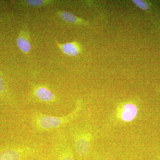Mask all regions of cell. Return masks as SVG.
Listing matches in <instances>:
<instances>
[{
  "instance_id": "obj_5",
  "label": "cell",
  "mask_w": 160,
  "mask_h": 160,
  "mask_svg": "<svg viewBox=\"0 0 160 160\" xmlns=\"http://www.w3.org/2000/svg\"><path fill=\"white\" fill-rule=\"evenodd\" d=\"M75 148L81 157L88 154L90 149V136L86 132H78L74 135Z\"/></svg>"
},
{
  "instance_id": "obj_1",
  "label": "cell",
  "mask_w": 160,
  "mask_h": 160,
  "mask_svg": "<svg viewBox=\"0 0 160 160\" xmlns=\"http://www.w3.org/2000/svg\"><path fill=\"white\" fill-rule=\"evenodd\" d=\"M82 102H78L77 107L71 113L62 116H55L35 112L31 115V120L32 128L38 132H47L60 129L71 122L76 117L80 109H82Z\"/></svg>"
},
{
  "instance_id": "obj_7",
  "label": "cell",
  "mask_w": 160,
  "mask_h": 160,
  "mask_svg": "<svg viewBox=\"0 0 160 160\" xmlns=\"http://www.w3.org/2000/svg\"><path fill=\"white\" fill-rule=\"evenodd\" d=\"M55 42L63 53L69 56H78L82 51V45L76 41L71 42L61 43L55 40Z\"/></svg>"
},
{
  "instance_id": "obj_9",
  "label": "cell",
  "mask_w": 160,
  "mask_h": 160,
  "mask_svg": "<svg viewBox=\"0 0 160 160\" xmlns=\"http://www.w3.org/2000/svg\"><path fill=\"white\" fill-rule=\"evenodd\" d=\"M56 14L62 21L69 24L78 26H88L89 22L82 18L78 17L70 12L65 11H58L56 12Z\"/></svg>"
},
{
  "instance_id": "obj_4",
  "label": "cell",
  "mask_w": 160,
  "mask_h": 160,
  "mask_svg": "<svg viewBox=\"0 0 160 160\" xmlns=\"http://www.w3.org/2000/svg\"><path fill=\"white\" fill-rule=\"evenodd\" d=\"M52 149L56 160H74L72 150L68 145L65 135L61 132L55 136Z\"/></svg>"
},
{
  "instance_id": "obj_15",
  "label": "cell",
  "mask_w": 160,
  "mask_h": 160,
  "mask_svg": "<svg viewBox=\"0 0 160 160\" xmlns=\"http://www.w3.org/2000/svg\"><path fill=\"white\" fill-rule=\"evenodd\" d=\"M0 21H1V19H0Z\"/></svg>"
},
{
  "instance_id": "obj_6",
  "label": "cell",
  "mask_w": 160,
  "mask_h": 160,
  "mask_svg": "<svg viewBox=\"0 0 160 160\" xmlns=\"http://www.w3.org/2000/svg\"><path fill=\"white\" fill-rule=\"evenodd\" d=\"M17 44L23 53L29 54L32 49L31 39L29 28L26 25H24L19 32L17 39Z\"/></svg>"
},
{
  "instance_id": "obj_14",
  "label": "cell",
  "mask_w": 160,
  "mask_h": 160,
  "mask_svg": "<svg viewBox=\"0 0 160 160\" xmlns=\"http://www.w3.org/2000/svg\"><path fill=\"white\" fill-rule=\"evenodd\" d=\"M0 3H1V2H0Z\"/></svg>"
},
{
  "instance_id": "obj_8",
  "label": "cell",
  "mask_w": 160,
  "mask_h": 160,
  "mask_svg": "<svg viewBox=\"0 0 160 160\" xmlns=\"http://www.w3.org/2000/svg\"><path fill=\"white\" fill-rule=\"evenodd\" d=\"M60 3L59 1L52 0H21L15 2L17 6L22 8H37L52 6Z\"/></svg>"
},
{
  "instance_id": "obj_3",
  "label": "cell",
  "mask_w": 160,
  "mask_h": 160,
  "mask_svg": "<svg viewBox=\"0 0 160 160\" xmlns=\"http://www.w3.org/2000/svg\"><path fill=\"white\" fill-rule=\"evenodd\" d=\"M30 99L34 102L52 105L58 102L59 99L51 89L44 84H34L32 87Z\"/></svg>"
},
{
  "instance_id": "obj_11",
  "label": "cell",
  "mask_w": 160,
  "mask_h": 160,
  "mask_svg": "<svg viewBox=\"0 0 160 160\" xmlns=\"http://www.w3.org/2000/svg\"><path fill=\"white\" fill-rule=\"evenodd\" d=\"M132 2L134 3L136 6H137L142 10L146 11L149 9V5L147 2L145 1H142V0H132Z\"/></svg>"
},
{
  "instance_id": "obj_10",
  "label": "cell",
  "mask_w": 160,
  "mask_h": 160,
  "mask_svg": "<svg viewBox=\"0 0 160 160\" xmlns=\"http://www.w3.org/2000/svg\"><path fill=\"white\" fill-rule=\"evenodd\" d=\"M137 113L136 106L132 103H127L123 107L121 117L123 121L129 122L134 119Z\"/></svg>"
},
{
  "instance_id": "obj_12",
  "label": "cell",
  "mask_w": 160,
  "mask_h": 160,
  "mask_svg": "<svg viewBox=\"0 0 160 160\" xmlns=\"http://www.w3.org/2000/svg\"><path fill=\"white\" fill-rule=\"evenodd\" d=\"M6 85L5 84L4 78L2 76V75L0 74V97L2 98H5L6 97Z\"/></svg>"
},
{
  "instance_id": "obj_2",
  "label": "cell",
  "mask_w": 160,
  "mask_h": 160,
  "mask_svg": "<svg viewBox=\"0 0 160 160\" xmlns=\"http://www.w3.org/2000/svg\"><path fill=\"white\" fill-rule=\"evenodd\" d=\"M40 151L37 146L18 145L0 150V160H26L34 156Z\"/></svg>"
},
{
  "instance_id": "obj_13",
  "label": "cell",
  "mask_w": 160,
  "mask_h": 160,
  "mask_svg": "<svg viewBox=\"0 0 160 160\" xmlns=\"http://www.w3.org/2000/svg\"></svg>"
}]
</instances>
